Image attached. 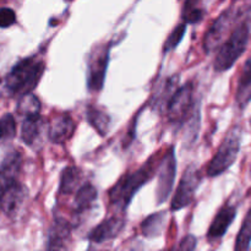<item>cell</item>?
<instances>
[{"mask_svg": "<svg viewBox=\"0 0 251 251\" xmlns=\"http://www.w3.org/2000/svg\"><path fill=\"white\" fill-rule=\"evenodd\" d=\"M205 16L202 0H185L183 6L181 17L185 24L196 25L201 22Z\"/></svg>", "mask_w": 251, "mask_h": 251, "instance_id": "obj_22", "label": "cell"}, {"mask_svg": "<svg viewBox=\"0 0 251 251\" xmlns=\"http://www.w3.org/2000/svg\"><path fill=\"white\" fill-rule=\"evenodd\" d=\"M250 39V22L245 19L235 27L227 39L220 46L213 61V68L217 73L227 71L237 63L245 53Z\"/></svg>", "mask_w": 251, "mask_h": 251, "instance_id": "obj_3", "label": "cell"}, {"mask_svg": "<svg viewBox=\"0 0 251 251\" xmlns=\"http://www.w3.org/2000/svg\"><path fill=\"white\" fill-rule=\"evenodd\" d=\"M44 63L34 56L19 61L4 80V88L10 96H24L33 91L44 73Z\"/></svg>", "mask_w": 251, "mask_h": 251, "instance_id": "obj_2", "label": "cell"}, {"mask_svg": "<svg viewBox=\"0 0 251 251\" xmlns=\"http://www.w3.org/2000/svg\"><path fill=\"white\" fill-rule=\"evenodd\" d=\"M196 248V238L194 235H186L183 238L180 244L178 245V249L180 250H194Z\"/></svg>", "mask_w": 251, "mask_h": 251, "instance_id": "obj_29", "label": "cell"}, {"mask_svg": "<svg viewBox=\"0 0 251 251\" xmlns=\"http://www.w3.org/2000/svg\"><path fill=\"white\" fill-rule=\"evenodd\" d=\"M167 213L164 211L153 213L149 216L141 225V232L145 237L153 238L158 237L164 229V223H166Z\"/></svg>", "mask_w": 251, "mask_h": 251, "instance_id": "obj_21", "label": "cell"}, {"mask_svg": "<svg viewBox=\"0 0 251 251\" xmlns=\"http://www.w3.org/2000/svg\"><path fill=\"white\" fill-rule=\"evenodd\" d=\"M237 19L238 12H235L233 7H229L215 20V22L211 25L208 31L206 32L205 37H203L202 46L206 53L210 54L220 48L223 38L229 32L230 27H232V25L234 24Z\"/></svg>", "mask_w": 251, "mask_h": 251, "instance_id": "obj_6", "label": "cell"}, {"mask_svg": "<svg viewBox=\"0 0 251 251\" xmlns=\"http://www.w3.org/2000/svg\"><path fill=\"white\" fill-rule=\"evenodd\" d=\"M242 132L238 126L233 127L221 144L213 158L208 163L206 174L208 176H218L234 164L240 151Z\"/></svg>", "mask_w": 251, "mask_h": 251, "instance_id": "obj_4", "label": "cell"}, {"mask_svg": "<svg viewBox=\"0 0 251 251\" xmlns=\"http://www.w3.org/2000/svg\"><path fill=\"white\" fill-rule=\"evenodd\" d=\"M71 230H73V227L68 221L58 218L54 222L53 227L50 228V232H49L47 249H68L71 243Z\"/></svg>", "mask_w": 251, "mask_h": 251, "instance_id": "obj_15", "label": "cell"}, {"mask_svg": "<svg viewBox=\"0 0 251 251\" xmlns=\"http://www.w3.org/2000/svg\"><path fill=\"white\" fill-rule=\"evenodd\" d=\"M157 173H158V181H157L156 198L157 203L161 205L169 198L173 190L174 180H176V163L173 147L169 149V151L164 154L163 159L159 162Z\"/></svg>", "mask_w": 251, "mask_h": 251, "instance_id": "obj_8", "label": "cell"}, {"mask_svg": "<svg viewBox=\"0 0 251 251\" xmlns=\"http://www.w3.org/2000/svg\"><path fill=\"white\" fill-rule=\"evenodd\" d=\"M251 244V207L249 212L247 213L243 222L242 228L239 230V234L237 237L234 249L237 251H245L250 248Z\"/></svg>", "mask_w": 251, "mask_h": 251, "instance_id": "obj_24", "label": "cell"}, {"mask_svg": "<svg viewBox=\"0 0 251 251\" xmlns=\"http://www.w3.org/2000/svg\"><path fill=\"white\" fill-rule=\"evenodd\" d=\"M235 98H237V103L240 108H244L251 100V56L248 59L243 68L242 75L238 81Z\"/></svg>", "mask_w": 251, "mask_h": 251, "instance_id": "obj_17", "label": "cell"}, {"mask_svg": "<svg viewBox=\"0 0 251 251\" xmlns=\"http://www.w3.org/2000/svg\"><path fill=\"white\" fill-rule=\"evenodd\" d=\"M76 124L69 114H59L53 118L49 124L48 136L54 144H64L75 132Z\"/></svg>", "mask_w": 251, "mask_h": 251, "instance_id": "obj_11", "label": "cell"}, {"mask_svg": "<svg viewBox=\"0 0 251 251\" xmlns=\"http://www.w3.org/2000/svg\"><path fill=\"white\" fill-rule=\"evenodd\" d=\"M16 135V120L7 113L0 119V140H11Z\"/></svg>", "mask_w": 251, "mask_h": 251, "instance_id": "obj_27", "label": "cell"}, {"mask_svg": "<svg viewBox=\"0 0 251 251\" xmlns=\"http://www.w3.org/2000/svg\"><path fill=\"white\" fill-rule=\"evenodd\" d=\"M186 25L188 24H185V22L179 24L178 26L172 31V33L169 34L168 38H167V41L164 42L163 44L164 53H169V51L173 50V49H176V47L179 46V43H180L181 39L184 38V34H185L186 32Z\"/></svg>", "mask_w": 251, "mask_h": 251, "instance_id": "obj_26", "label": "cell"}, {"mask_svg": "<svg viewBox=\"0 0 251 251\" xmlns=\"http://www.w3.org/2000/svg\"><path fill=\"white\" fill-rule=\"evenodd\" d=\"M16 22V14L10 7L0 9V28H7Z\"/></svg>", "mask_w": 251, "mask_h": 251, "instance_id": "obj_28", "label": "cell"}, {"mask_svg": "<svg viewBox=\"0 0 251 251\" xmlns=\"http://www.w3.org/2000/svg\"><path fill=\"white\" fill-rule=\"evenodd\" d=\"M159 161L157 157H152L140 169L134 173H129L123 176L114 185L109 193V200L112 206L120 211L126 210L131 202L135 194L152 179L154 173H157Z\"/></svg>", "mask_w": 251, "mask_h": 251, "instance_id": "obj_1", "label": "cell"}, {"mask_svg": "<svg viewBox=\"0 0 251 251\" xmlns=\"http://www.w3.org/2000/svg\"><path fill=\"white\" fill-rule=\"evenodd\" d=\"M194 105V85L186 83L183 87L176 88L171 100L167 104V115L169 122L181 123L185 120Z\"/></svg>", "mask_w": 251, "mask_h": 251, "instance_id": "obj_9", "label": "cell"}, {"mask_svg": "<svg viewBox=\"0 0 251 251\" xmlns=\"http://www.w3.org/2000/svg\"><path fill=\"white\" fill-rule=\"evenodd\" d=\"M27 198V189L15 181L0 198V207L5 215L14 216L21 210Z\"/></svg>", "mask_w": 251, "mask_h": 251, "instance_id": "obj_13", "label": "cell"}, {"mask_svg": "<svg viewBox=\"0 0 251 251\" xmlns=\"http://www.w3.org/2000/svg\"><path fill=\"white\" fill-rule=\"evenodd\" d=\"M237 216V208L235 206L227 205L223 206L220 211L217 212L216 217L213 218V222L211 223L210 228H208L207 237L211 242L213 240H218L227 233L228 228L233 223Z\"/></svg>", "mask_w": 251, "mask_h": 251, "instance_id": "obj_12", "label": "cell"}, {"mask_svg": "<svg viewBox=\"0 0 251 251\" xmlns=\"http://www.w3.org/2000/svg\"><path fill=\"white\" fill-rule=\"evenodd\" d=\"M22 158L19 152H11L5 157L0 167V198L4 195L5 191L15 183L21 168Z\"/></svg>", "mask_w": 251, "mask_h": 251, "instance_id": "obj_14", "label": "cell"}, {"mask_svg": "<svg viewBox=\"0 0 251 251\" xmlns=\"http://www.w3.org/2000/svg\"><path fill=\"white\" fill-rule=\"evenodd\" d=\"M75 212L82 213L83 211L88 210L97 200L98 193L95 186L90 183H85L75 191Z\"/></svg>", "mask_w": 251, "mask_h": 251, "instance_id": "obj_19", "label": "cell"}, {"mask_svg": "<svg viewBox=\"0 0 251 251\" xmlns=\"http://www.w3.org/2000/svg\"><path fill=\"white\" fill-rule=\"evenodd\" d=\"M179 77L178 76H172V77L167 78L166 82L163 83L161 90L158 91L157 95L153 96L154 103H156V107L163 108L164 105L168 104V102L171 100L172 96L174 95V92L176 91V86H178Z\"/></svg>", "mask_w": 251, "mask_h": 251, "instance_id": "obj_23", "label": "cell"}, {"mask_svg": "<svg viewBox=\"0 0 251 251\" xmlns=\"http://www.w3.org/2000/svg\"><path fill=\"white\" fill-rule=\"evenodd\" d=\"M201 181V174L195 166H189L184 172L174 198L172 200V211H179L190 205Z\"/></svg>", "mask_w": 251, "mask_h": 251, "instance_id": "obj_7", "label": "cell"}, {"mask_svg": "<svg viewBox=\"0 0 251 251\" xmlns=\"http://www.w3.org/2000/svg\"><path fill=\"white\" fill-rule=\"evenodd\" d=\"M109 44L95 47L92 53L88 56L87 66V87L90 91L97 92L103 87L109 63Z\"/></svg>", "mask_w": 251, "mask_h": 251, "instance_id": "obj_5", "label": "cell"}, {"mask_svg": "<svg viewBox=\"0 0 251 251\" xmlns=\"http://www.w3.org/2000/svg\"><path fill=\"white\" fill-rule=\"evenodd\" d=\"M82 174L77 167L70 166L65 168L60 176V185H59V193L64 195H70L75 193L76 189L80 188Z\"/></svg>", "mask_w": 251, "mask_h": 251, "instance_id": "obj_18", "label": "cell"}, {"mask_svg": "<svg viewBox=\"0 0 251 251\" xmlns=\"http://www.w3.org/2000/svg\"><path fill=\"white\" fill-rule=\"evenodd\" d=\"M42 130H43V119L41 115H29L25 117L24 123L21 126V139L28 146H33L37 140L41 137Z\"/></svg>", "mask_w": 251, "mask_h": 251, "instance_id": "obj_16", "label": "cell"}, {"mask_svg": "<svg viewBox=\"0 0 251 251\" xmlns=\"http://www.w3.org/2000/svg\"><path fill=\"white\" fill-rule=\"evenodd\" d=\"M125 226H126V222L124 218L119 216H112L93 228L87 238L93 244H103V243L115 239L123 232Z\"/></svg>", "mask_w": 251, "mask_h": 251, "instance_id": "obj_10", "label": "cell"}, {"mask_svg": "<svg viewBox=\"0 0 251 251\" xmlns=\"http://www.w3.org/2000/svg\"><path fill=\"white\" fill-rule=\"evenodd\" d=\"M86 118L87 122L90 123L91 126L100 135V136H105L109 131L110 127V118L109 115L105 114L102 110L97 109L96 107H88L87 112H86Z\"/></svg>", "mask_w": 251, "mask_h": 251, "instance_id": "obj_20", "label": "cell"}, {"mask_svg": "<svg viewBox=\"0 0 251 251\" xmlns=\"http://www.w3.org/2000/svg\"><path fill=\"white\" fill-rule=\"evenodd\" d=\"M17 110L24 117L37 115L39 114V110H41V103H39L38 98L34 95H32L31 92L26 93V95L21 96Z\"/></svg>", "mask_w": 251, "mask_h": 251, "instance_id": "obj_25", "label": "cell"}]
</instances>
